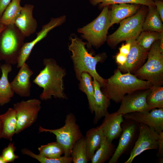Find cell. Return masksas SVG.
Masks as SVG:
<instances>
[{"label": "cell", "mask_w": 163, "mask_h": 163, "mask_svg": "<svg viewBox=\"0 0 163 163\" xmlns=\"http://www.w3.org/2000/svg\"><path fill=\"white\" fill-rule=\"evenodd\" d=\"M70 37L71 42L69 45V49L72 53L71 57L78 80H80L82 73L86 72L96 79L102 87L107 79L102 78L97 73L96 66L98 63L102 62L106 59V53H103L93 56L86 48L87 42L83 41L76 35L71 36Z\"/></svg>", "instance_id": "6da1fadb"}, {"label": "cell", "mask_w": 163, "mask_h": 163, "mask_svg": "<svg viewBox=\"0 0 163 163\" xmlns=\"http://www.w3.org/2000/svg\"><path fill=\"white\" fill-rule=\"evenodd\" d=\"M44 69L40 71L33 82L43 88L40 96L42 100L56 98L67 99L64 92L63 78L66 75L64 69L60 67L55 59L46 58L43 60Z\"/></svg>", "instance_id": "7a4b0ae2"}, {"label": "cell", "mask_w": 163, "mask_h": 163, "mask_svg": "<svg viewBox=\"0 0 163 163\" xmlns=\"http://www.w3.org/2000/svg\"><path fill=\"white\" fill-rule=\"evenodd\" d=\"M153 85L149 81L140 79L130 72L123 74L118 69L107 79L102 92L110 100L118 103L126 94L147 89Z\"/></svg>", "instance_id": "3957f363"}, {"label": "cell", "mask_w": 163, "mask_h": 163, "mask_svg": "<svg viewBox=\"0 0 163 163\" xmlns=\"http://www.w3.org/2000/svg\"><path fill=\"white\" fill-rule=\"evenodd\" d=\"M109 6L104 7L99 15L92 21L77 29L81 37L87 40L89 47H100L107 40L110 26Z\"/></svg>", "instance_id": "277c9868"}, {"label": "cell", "mask_w": 163, "mask_h": 163, "mask_svg": "<svg viewBox=\"0 0 163 163\" xmlns=\"http://www.w3.org/2000/svg\"><path fill=\"white\" fill-rule=\"evenodd\" d=\"M25 37L14 24L6 26L0 33V61L17 64Z\"/></svg>", "instance_id": "5b68a950"}, {"label": "cell", "mask_w": 163, "mask_h": 163, "mask_svg": "<svg viewBox=\"0 0 163 163\" xmlns=\"http://www.w3.org/2000/svg\"><path fill=\"white\" fill-rule=\"evenodd\" d=\"M146 63L135 72L138 78L150 82L153 85L163 83V49L159 40L155 42L149 50Z\"/></svg>", "instance_id": "8992f818"}, {"label": "cell", "mask_w": 163, "mask_h": 163, "mask_svg": "<svg viewBox=\"0 0 163 163\" xmlns=\"http://www.w3.org/2000/svg\"><path fill=\"white\" fill-rule=\"evenodd\" d=\"M146 13L145 9L142 8L133 15L121 21L118 29L107 36L106 41L108 46L114 47L122 41L136 39L142 31Z\"/></svg>", "instance_id": "52a82bcc"}, {"label": "cell", "mask_w": 163, "mask_h": 163, "mask_svg": "<svg viewBox=\"0 0 163 163\" xmlns=\"http://www.w3.org/2000/svg\"><path fill=\"white\" fill-rule=\"evenodd\" d=\"M39 133L49 132L56 136V142L63 149L64 155L70 156L73 147L78 140L83 136L76 119L72 113L66 116L65 124L62 127L56 129L44 128L40 126Z\"/></svg>", "instance_id": "ba28073f"}, {"label": "cell", "mask_w": 163, "mask_h": 163, "mask_svg": "<svg viewBox=\"0 0 163 163\" xmlns=\"http://www.w3.org/2000/svg\"><path fill=\"white\" fill-rule=\"evenodd\" d=\"M41 102L32 99L14 104L17 120L15 133L18 134L30 126L36 120L41 108Z\"/></svg>", "instance_id": "9c48e42d"}, {"label": "cell", "mask_w": 163, "mask_h": 163, "mask_svg": "<svg viewBox=\"0 0 163 163\" xmlns=\"http://www.w3.org/2000/svg\"><path fill=\"white\" fill-rule=\"evenodd\" d=\"M139 135L130 156L124 163H131L137 156L148 150L157 149L158 147L159 133L153 128L139 123Z\"/></svg>", "instance_id": "30bf717a"}, {"label": "cell", "mask_w": 163, "mask_h": 163, "mask_svg": "<svg viewBox=\"0 0 163 163\" xmlns=\"http://www.w3.org/2000/svg\"><path fill=\"white\" fill-rule=\"evenodd\" d=\"M66 19V15L52 18L48 23L42 26L41 30L37 33V37L35 39L30 42L24 43L18 59L17 68H20L26 63L32 49L38 43L46 37L51 30L62 25L65 22Z\"/></svg>", "instance_id": "8fae6325"}, {"label": "cell", "mask_w": 163, "mask_h": 163, "mask_svg": "<svg viewBox=\"0 0 163 163\" xmlns=\"http://www.w3.org/2000/svg\"><path fill=\"white\" fill-rule=\"evenodd\" d=\"M150 91V88L126 95L120 102V107L116 112L117 113L123 115L132 112L150 111L146 101Z\"/></svg>", "instance_id": "7c38bea8"}, {"label": "cell", "mask_w": 163, "mask_h": 163, "mask_svg": "<svg viewBox=\"0 0 163 163\" xmlns=\"http://www.w3.org/2000/svg\"><path fill=\"white\" fill-rule=\"evenodd\" d=\"M122 123V131L119 143L109 163H117L121 156L126 151L134 141L139 129V123L133 120L126 119Z\"/></svg>", "instance_id": "4fadbf2b"}, {"label": "cell", "mask_w": 163, "mask_h": 163, "mask_svg": "<svg viewBox=\"0 0 163 163\" xmlns=\"http://www.w3.org/2000/svg\"><path fill=\"white\" fill-rule=\"evenodd\" d=\"M126 119L133 120L152 128L158 133L163 130V108L144 112H134L123 115Z\"/></svg>", "instance_id": "5bb4252c"}, {"label": "cell", "mask_w": 163, "mask_h": 163, "mask_svg": "<svg viewBox=\"0 0 163 163\" xmlns=\"http://www.w3.org/2000/svg\"><path fill=\"white\" fill-rule=\"evenodd\" d=\"M126 41L130 44V51L126 56L125 63L122 66H118V68L120 71L132 73L135 72L141 67L147 57L149 51L142 48L137 43L136 39Z\"/></svg>", "instance_id": "9a60e30c"}, {"label": "cell", "mask_w": 163, "mask_h": 163, "mask_svg": "<svg viewBox=\"0 0 163 163\" xmlns=\"http://www.w3.org/2000/svg\"><path fill=\"white\" fill-rule=\"evenodd\" d=\"M33 74V71L26 63L20 68L18 74L10 83L14 93L22 97L30 96L31 87L30 78Z\"/></svg>", "instance_id": "2e32d148"}, {"label": "cell", "mask_w": 163, "mask_h": 163, "mask_svg": "<svg viewBox=\"0 0 163 163\" xmlns=\"http://www.w3.org/2000/svg\"><path fill=\"white\" fill-rule=\"evenodd\" d=\"M101 124L98 127L101 129L108 141L110 143L120 136L122 131L121 124L123 122V115L117 112L104 116Z\"/></svg>", "instance_id": "e0dca14e"}, {"label": "cell", "mask_w": 163, "mask_h": 163, "mask_svg": "<svg viewBox=\"0 0 163 163\" xmlns=\"http://www.w3.org/2000/svg\"><path fill=\"white\" fill-rule=\"evenodd\" d=\"M34 8V5L25 4L22 7L20 14L14 22L15 25L25 37L34 34L37 28V21L33 16Z\"/></svg>", "instance_id": "ac0fdd59"}, {"label": "cell", "mask_w": 163, "mask_h": 163, "mask_svg": "<svg viewBox=\"0 0 163 163\" xmlns=\"http://www.w3.org/2000/svg\"><path fill=\"white\" fill-rule=\"evenodd\" d=\"M93 79V83L94 91V116L93 122L94 124H96L108 112L107 109L110 104V100L101 90L99 82L95 79Z\"/></svg>", "instance_id": "d6986e66"}, {"label": "cell", "mask_w": 163, "mask_h": 163, "mask_svg": "<svg viewBox=\"0 0 163 163\" xmlns=\"http://www.w3.org/2000/svg\"><path fill=\"white\" fill-rule=\"evenodd\" d=\"M139 5L127 3L112 5L110 10V27L136 14L139 10Z\"/></svg>", "instance_id": "ffe728a7"}, {"label": "cell", "mask_w": 163, "mask_h": 163, "mask_svg": "<svg viewBox=\"0 0 163 163\" xmlns=\"http://www.w3.org/2000/svg\"><path fill=\"white\" fill-rule=\"evenodd\" d=\"M0 67L2 72L0 78V105L3 106L10 101L14 93L8 79V74L12 70V65L5 63L1 65Z\"/></svg>", "instance_id": "44dd1931"}, {"label": "cell", "mask_w": 163, "mask_h": 163, "mask_svg": "<svg viewBox=\"0 0 163 163\" xmlns=\"http://www.w3.org/2000/svg\"><path fill=\"white\" fill-rule=\"evenodd\" d=\"M105 136L98 127L89 129L85 135V141L87 160L91 161L96 151L100 147Z\"/></svg>", "instance_id": "7402d4cb"}, {"label": "cell", "mask_w": 163, "mask_h": 163, "mask_svg": "<svg viewBox=\"0 0 163 163\" xmlns=\"http://www.w3.org/2000/svg\"><path fill=\"white\" fill-rule=\"evenodd\" d=\"M3 125V138L11 141L15 134L17 120L16 112L13 108H9L4 113L0 115Z\"/></svg>", "instance_id": "603a6c76"}, {"label": "cell", "mask_w": 163, "mask_h": 163, "mask_svg": "<svg viewBox=\"0 0 163 163\" xmlns=\"http://www.w3.org/2000/svg\"><path fill=\"white\" fill-rule=\"evenodd\" d=\"M149 11L142 25V31L163 32V22L155 6L149 7Z\"/></svg>", "instance_id": "cb8c5ba5"}, {"label": "cell", "mask_w": 163, "mask_h": 163, "mask_svg": "<svg viewBox=\"0 0 163 163\" xmlns=\"http://www.w3.org/2000/svg\"><path fill=\"white\" fill-rule=\"evenodd\" d=\"M79 81V89L87 95L89 109L93 114L94 103V91L91 76L88 73L84 72L82 74Z\"/></svg>", "instance_id": "d4e9b609"}, {"label": "cell", "mask_w": 163, "mask_h": 163, "mask_svg": "<svg viewBox=\"0 0 163 163\" xmlns=\"http://www.w3.org/2000/svg\"><path fill=\"white\" fill-rule=\"evenodd\" d=\"M115 148L112 143H109L104 136L99 148L96 151L91 161V163H104L109 160Z\"/></svg>", "instance_id": "484cf974"}, {"label": "cell", "mask_w": 163, "mask_h": 163, "mask_svg": "<svg viewBox=\"0 0 163 163\" xmlns=\"http://www.w3.org/2000/svg\"><path fill=\"white\" fill-rule=\"evenodd\" d=\"M21 1L11 0L0 18V23L5 26L14 24L22 8L20 5Z\"/></svg>", "instance_id": "4316f807"}, {"label": "cell", "mask_w": 163, "mask_h": 163, "mask_svg": "<svg viewBox=\"0 0 163 163\" xmlns=\"http://www.w3.org/2000/svg\"><path fill=\"white\" fill-rule=\"evenodd\" d=\"M146 101L149 109L163 108V87L161 85H153L146 97Z\"/></svg>", "instance_id": "83f0119b"}, {"label": "cell", "mask_w": 163, "mask_h": 163, "mask_svg": "<svg viewBox=\"0 0 163 163\" xmlns=\"http://www.w3.org/2000/svg\"><path fill=\"white\" fill-rule=\"evenodd\" d=\"M93 6L98 5V8L102 9L104 7L114 4H131L148 6H155L153 0H89Z\"/></svg>", "instance_id": "f1b7e54d"}, {"label": "cell", "mask_w": 163, "mask_h": 163, "mask_svg": "<svg viewBox=\"0 0 163 163\" xmlns=\"http://www.w3.org/2000/svg\"><path fill=\"white\" fill-rule=\"evenodd\" d=\"M73 163H87L85 137L83 136L74 144L71 153Z\"/></svg>", "instance_id": "f546056e"}, {"label": "cell", "mask_w": 163, "mask_h": 163, "mask_svg": "<svg viewBox=\"0 0 163 163\" xmlns=\"http://www.w3.org/2000/svg\"><path fill=\"white\" fill-rule=\"evenodd\" d=\"M39 154L48 158H56L64 154L63 150L57 142L41 145L38 148Z\"/></svg>", "instance_id": "4dcf8cb0"}, {"label": "cell", "mask_w": 163, "mask_h": 163, "mask_svg": "<svg viewBox=\"0 0 163 163\" xmlns=\"http://www.w3.org/2000/svg\"><path fill=\"white\" fill-rule=\"evenodd\" d=\"M160 33L157 32L142 31L136 39L138 44L149 51L152 44L159 40Z\"/></svg>", "instance_id": "1f68e13d"}, {"label": "cell", "mask_w": 163, "mask_h": 163, "mask_svg": "<svg viewBox=\"0 0 163 163\" xmlns=\"http://www.w3.org/2000/svg\"><path fill=\"white\" fill-rule=\"evenodd\" d=\"M21 151L23 154L35 159L41 163H71L72 161V158L71 156L64 155L56 158H48L39 154H35L27 148H23Z\"/></svg>", "instance_id": "d6a6232c"}, {"label": "cell", "mask_w": 163, "mask_h": 163, "mask_svg": "<svg viewBox=\"0 0 163 163\" xmlns=\"http://www.w3.org/2000/svg\"><path fill=\"white\" fill-rule=\"evenodd\" d=\"M16 149L14 143L10 142L2 150L1 155L7 163L13 162L18 158L19 156L14 153Z\"/></svg>", "instance_id": "836d02e7"}, {"label": "cell", "mask_w": 163, "mask_h": 163, "mask_svg": "<svg viewBox=\"0 0 163 163\" xmlns=\"http://www.w3.org/2000/svg\"><path fill=\"white\" fill-rule=\"evenodd\" d=\"M158 157L159 159H163V132L161 131L159 133L158 140Z\"/></svg>", "instance_id": "e575fe53"}, {"label": "cell", "mask_w": 163, "mask_h": 163, "mask_svg": "<svg viewBox=\"0 0 163 163\" xmlns=\"http://www.w3.org/2000/svg\"><path fill=\"white\" fill-rule=\"evenodd\" d=\"M154 4L162 21H163V2L161 0H155Z\"/></svg>", "instance_id": "d590c367"}, {"label": "cell", "mask_w": 163, "mask_h": 163, "mask_svg": "<svg viewBox=\"0 0 163 163\" xmlns=\"http://www.w3.org/2000/svg\"><path fill=\"white\" fill-rule=\"evenodd\" d=\"M130 49V44L128 41L125 44H123L119 48L120 53L127 56Z\"/></svg>", "instance_id": "8d00e7d4"}, {"label": "cell", "mask_w": 163, "mask_h": 163, "mask_svg": "<svg viewBox=\"0 0 163 163\" xmlns=\"http://www.w3.org/2000/svg\"><path fill=\"white\" fill-rule=\"evenodd\" d=\"M126 56L120 53L117 54L116 57V60L118 66H122L125 63Z\"/></svg>", "instance_id": "74e56055"}, {"label": "cell", "mask_w": 163, "mask_h": 163, "mask_svg": "<svg viewBox=\"0 0 163 163\" xmlns=\"http://www.w3.org/2000/svg\"><path fill=\"white\" fill-rule=\"evenodd\" d=\"M11 0H0V18Z\"/></svg>", "instance_id": "f35d334b"}, {"label": "cell", "mask_w": 163, "mask_h": 163, "mask_svg": "<svg viewBox=\"0 0 163 163\" xmlns=\"http://www.w3.org/2000/svg\"><path fill=\"white\" fill-rule=\"evenodd\" d=\"M3 138V125L1 120H0V139Z\"/></svg>", "instance_id": "ab89813d"}, {"label": "cell", "mask_w": 163, "mask_h": 163, "mask_svg": "<svg viewBox=\"0 0 163 163\" xmlns=\"http://www.w3.org/2000/svg\"><path fill=\"white\" fill-rule=\"evenodd\" d=\"M6 26L3 25V24L0 23V33L5 28ZM0 66H1V64L0 63Z\"/></svg>", "instance_id": "60d3db41"}, {"label": "cell", "mask_w": 163, "mask_h": 163, "mask_svg": "<svg viewBox=\"0 0 163 163\" xmlns=\"http://www.w3.org/2000/svg\"><path fill=\"white\" fill-rule=\"evenodd\" d=\"M0 163H7V162L1 155L0 156Z\"/></svg>", "instance_id": "b9f144b4"}, {"label": "cell", "mask_w": 163, "mask_h": 163, "mask_svg": "<svg viewBox=\"0 0 163 163\" xmlns=\"http://www.w3.org/2000/svg\"><path fill=\"white\" fill-rule=\"evenodd\" d=\"M1 69H0V72H1Z\"/></svg>", "instance_id": "7bdbcfd3"}, {"label": "cell", "mask_w": 163, "mask_h": 163, "mask_svg": "<svg viewBox=\"0 0 163 163\" xmlns=\"http://www.w3.org/2000/svg\"></svg>", "instance_id": "ee69618b"}, {"label": "cell", "mask_w": 163, "mask_h": 163, "mask_svg": "<svg viewBox=\"0 0 163 163\" xmlns=\"http://www.w3.org/2000/svg\"><path fill=\"white\" fill-rule=\"evenodd\" d=\"M161 0V1H163V0Z\"/></svg>", "instance_id": "f6af8a7d"}]
</instances>
